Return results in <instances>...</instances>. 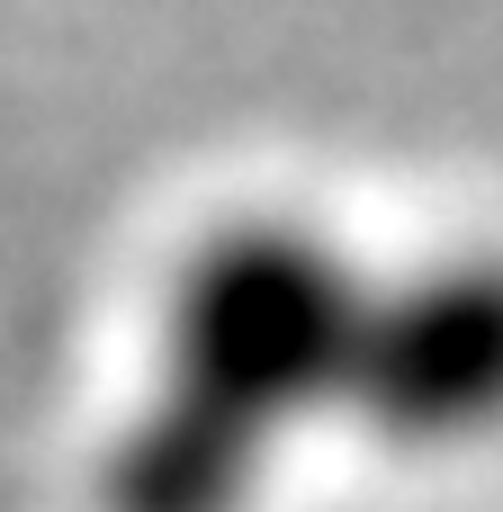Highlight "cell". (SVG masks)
I'll return each mask as SVG.
<instances>
[{"label":"cell","mask_w":503,"mask_h":512,"mask_svg":"<svg viewBox=\"0 0 503 512\" xmlns=\"http://www.w3.org/2000/svg\"><path fill=\"white\" fill-rule=\"evenodd\" d=\"M378 261L306 216L207 225L153 315L144 387L99 450V512H252L270 468L351 423Z\"/></svg>","instance_id":"obj_1"},{"label":"cell","mask_w":503,"mask_h":512,"mask_svg":"<svg viewBox=\"0 0 503 512\" xmlns=\"http://www.w3.org/2000/svg\"><path fill=\"white\" fill-rule=\"evenodd\" d=\"M351 432L405 459L503 441V252H423L369 279Z\"/></svg>","instance_id":"obj_2"}]
</instances>
